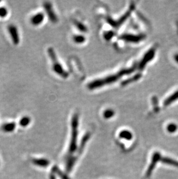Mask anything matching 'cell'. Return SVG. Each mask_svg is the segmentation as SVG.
Returning a JSON list of instances; mask_svg holds the SVG:
<instances>
[{
  "mask_svg": "<svg viewBox=\"0 0 178 179\" xmlns=\"http://www.w3.org/2000/svg\"><path fill=\"white\" fill-rule=\"evenodd\" d=\"M32 163L38 166H42V167H45L49 165V161L46 159H42V158H36L34 159L32 161Z\"/></svg>",
  "mask_w": 178,
  "mask_h": 179,
  "instance_id": "30bf717a",
  "label": "cell"
},
{
  "mask_svg": "<svg viewBox=\"0 0 178 179\" xmlns=\"http://www.w3.org/2000/svg\"><path fill=\"white\" fill-rule=\"evenodd\" d=\"M16 123L14 122H10L3 124L1 126V129L4 132L10 133L14 131L16 128Z\"/></svg>",
  "mask_w": 178,
  "mask_h": 179,
  "instance_id": "ba28073f",
  "label": "cell"
},
{
  "mask_svg": "<svg viewBox=\"0 0 178 179\" xmlns=\"http://www.w3.org/2000/svg\"><path fill=\"white\" fill-rule=\"evenodd\" d=\"M121 38L126 41L130 42H138L145 38V36L142 35H132V34H124L121 36Z\"/></svg>",
  "mask_w": 178,
  "mask_h": 179,
  "instance_id": "8992f818",
  "label": "cell"
},
{
  "mask_svg": "<svg viewBox=\"0 0 178 179\" xmlns=\"http://www.w3.org/2000/svg\"><path fill=\"white\" fill-rule=\"evenodd\" d=\"M45 15L42 12H38L33 15L30 19L31 23L35 26H38L41 25L44 21Z\"/></svg>",
  "mask_w": 178,
  "mask_h": 179,
  "instance_id": "5b68a950",
  "label": "cell"
},
{
  "mask_svg": "<svg viewBox=\"0 0 178 179\" xmlns=\"http://www.w3.org/2000/svg\"><path fill=\"white\" fill-rule=\"evenodd\" d=\"M74 41L76 42V43H78V44H82V43H83L85 40H86V38L82 35H76V36H74Z\"/></svg>",
  "mask_w": 178,
  "mask_h": 179,
  "instance_id": "7c38bea8",
  "label": "cell"
},
{
  "mask_svg": "<svg viewBox=\"0 0 178 179\" xmlns=\"http://www.w3.org/2000/svg\"><path fill=\"white\" fill-rule=\"evenodd\" d=\"M177 100H178V90L176 91L174 93H173L167 99H166L164 101L163 104L164 105V106H168Z\"/></svg>",
  "mask_w": 178,
  "mask_h": 179,
  "instance_id": "9c48e42d",
  "label": "cell"
},
{
  "mask_svg": "<svg viewBox=\"0 0 178 179\" xmlns=\"http://www.w3.org/2000/svg\"><path fill=\"white\" fill-rule=\"evenodd\" d=\"M156 52V47H155L151 48L145 54V55L144 56V57L142 60L141 62L139 64V70H142L144 68V67L146 66V64L154 58Z\"/></svg>",
  "mask_w": 178,
  "mask_h": 179,
  "instance_id": "3957f363",
  "label": "cell"
},
{
  "mask_svg": "<svg viewBox=\"0 0 178 179\" xmlns=\"http://www.w3.org/2000/svg\"><path fill=\"white\" fill-rule=\"evenodd\" d=\"M76 26H78V29H79V30H81V31H85L87 30L86 28V27H85L83 25H82L81 23H77V24H76Z\"/></svg>",
  "mask_w": 178,
  "mask_h": 179,
  "instance_id": "e0dca14e",
  "label": "cell"
},
{
  "mask_svg": "<svg viewBox=\"0 0 178 179\" xmlns=\"http://www.w3.org/2000/svg\"><path fill=\"white\" fill-rule=\"evenodd\" d=\"M177 125H175L174 123H170L167 126L168 131L170 132H171V133L175 132L177 130Z\"/></svg>",
  "mask_w": 178,
  "mask_h": 179,
  "instance_id": "9a60e30c",
  "label": "cell"
},
{
  "mask_svg": "<svg viewBox=\"0 0 178 179\" xmlns=\"http://www.w3.org/2000/svg\"><path fill=\"white\" fill-rule=\"evenodd\" d=\"M135 67L136 66L134 65L132 67L122 70L120 71L119 73L115 74L108 76L106 78H104L103 79L95 80L89 84L88 88L90 90H93V89H96L97 88H98V87L104 86L107 84H110L112 82H115L116 81H118L121 77H123V75L132 73L135 70Z\"/></svg>",
  "mask_w": 178,
  "mask_h": 179,
  "instance_id": "6da1fadb",
  "label": "cell"
},
{
  "mask_svg": "<svg viewBox=\"0 0 178 179\" xmlns=\"http://www.w3.org/2000/svg\"><path fill=\"white\" fill-rule=\"evenodd\" d=\"M8 13V11L6 8L4 6L0 7V18H5L6 16H7Z\"/></svg>",
  "mask_w": 178,
  "mask_h": 179,
  "instance_id": "5bb4252c",
  "label": "cell"
},
{
  "mask_svg": "<svg viewBox=\"0 0 178 179\" xmlns=\"http://www.w3.org/2000/svg\"><path fill=\"white\" fill-rule=\"evenodd\" d=\"M174 59L175 60V61L178 63V54H177L175 55L174 56Z\"/></svg>",
  "mask_w": 178,
  "mask_h": 179,
  "instance_id": "ac0fdd59",
  "label": "cell"
},
{
  "mask_svg": "<svg viewBox=\"0 0 178 179\" xmlns=\"http://www.w3.org/2000/svg\"><path fill=\"white\" fill-rule=\"evenodd\" d=\"M115 114V112L114 110L111 109H108L105 111L104 113V116L105 118H110L112 117Z\"/></svg>",
  "mask_w": 178,
  "mask_h": 179,
  "instance_id": "4fadbf2b",
  "label": "cell"
},
{
  "mask_svg": "<svg viewBox=\"0 0 178 179\" xmlns=\"http://www.w3.org/2000/svg\"><path fill=\"white\" fill-rule=\"evenodd\" d=\"M46 12L49 16V19L53 22H57V17L56 15H55V13L54 12V11L52 9V6L51 4L49 2H47L46 4H45L44 5Z\"/></svg>",
  "mask_w": 178,
  "mask_h": 179,
  "instance_id": "52a82bcc",
  "label": "cell"
},
{
  "mask_svg": "<svg viewBox=\"0 0 178 179\" xmlns=\"http://www.w3.org/2000/svg\"><path fill=\"white\" fill-rule=\"evenodd\" d=\"M48 54L49 58L51 60L52 63V69L55 73L60 77L66 78L68 77V73L64 69L63 67L60 63L58 59L57 58L55 50L52 48H49L48 49Z\"/></svg>",
  "mask_w": 178,
  "mask_h": 179,
  "instance_id": "7a4b0ae2",
  "label": "cell"
},
{
  "mask_svg": "<svg viewBox=\"0 0 178 179\" xmlns=\"http://www.w3.org/2000/svg\"><path fill=\"white\" fill-rule=\"evenodd\" d=\"M31 121V119L30 117L24 116L21 119H20L19 123L20 126H21L22 127L26 128L30 125Z\"/></svg>",
  "mask_w": 178,
  "mask_h": 179,
  "instance_id": "8fae6325",
  "label": "cell"
},
{
  "mask_svg": "<svg viewBox=\"0 0 178 179\" xmlns=\"http://www.w3.org/2000/svg\"><path fill=\"white\" fill-rule=\"evenodd\" d=\"M113 36H114V32H112V31L107 32H106V33L105 34V35H104L105 38L107 40L110 39Z\"/></svg>",
  "mask_w": 178,
  "mask_h": 179,
  "instance_id": "2e32d148",
  "label": "cell"
},
{
  "mask_svg": "<svg viewBox=\"0 0 178 179\" xmlns=\"http://www.w3.org/2000/svg\"><path fill=\"white\" fill-rule=\"evenodd\" d=\"M8 30L12 42L16 45H18L20 42V36L17 27L14 25H10L8 27Z\"/></svg>",
  "mask_w": 178,
  "mask_h": 179,
  "instance_id": "277c9868",
  "label": "cell"
}]
</instances>
